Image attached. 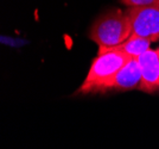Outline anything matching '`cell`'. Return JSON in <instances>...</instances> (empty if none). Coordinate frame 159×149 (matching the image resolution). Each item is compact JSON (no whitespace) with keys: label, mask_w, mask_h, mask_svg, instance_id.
Segmentation results:
<instances>
[{"label":"cell","mask_w":159,"mask_h":149,"mask_svg":"<svg viewBox=\"0 0 159 149\" xmlns=\"http://www.w3.org/2000/svg\"><path fill=\"white\" fill-rule=\"evenodd\" d=\"M129 59V55L115 48H99L98 56L92 61L88 74L77 93L90 94L112 91V85L118 72Z\"/></svg>","instance_id":"6da1fadb"},{"label":"cell","mask_w":159,"mask_h":149,"mask_svg":"<svg viewBox=\"0 0 159 149\" xmlns=\"http://www.w3.org/2000/svg\"><path fill=\"white\" fill-rule=\"evenodd\" d=\"M132 35V25L127 12L113 8L100 14L89 29L88 37L99 48L116 47Z\"/></svg>","instance_id":"7a4b0ae2"},{"label":"cell","mask_w":159,"mask_h":149,"mask_svg":"<svg viewBox=\"0 0 159 149\" xmlns=\"http://www.w3.org/2000/svg\"><path fill=\"white\" fill-rule=\"evenodd\" d=\"M132 25V35L156 42L159 40V4L126 10Z\"/></svg>","instance_id":"3957f363"},{"label":"cell","mask_w":159,"mask_h":149,"mask_svg":"<svg viewBox=\"0 0 159 149\" xmlns=\"http://www.w3.org/2000/svg\"><path fill=\"white\" fill-rule=\"evenodd\" d=\"M138 59L143 82L140 91L146 93L159 92V53L158 50L148 49Z\"/></svg>","instance_id":"277c9868"},{"label":"cell","mask_w":159,"mask_h":149,"mask_svg":"<svg viewBox=\"0 0 159 149\" xmlns=\"http://www.w3.org/2000/svg\"><path fill=\"white\" fill-rule=\"evenodd\" d=\"M143 75L137 57H131L118 72L112 85V91H133L140 89Z\"/></svg>","instance_id":"5b68a950"},{"label":"cell","mask_w":159,"mask_h":149,"mask_svg":"<svg viewBox=\"0 0 159 149\" xmlns=\"http://www.w3.org/2000/svg\"><path fill=\"white\" fill-rule=\"evenodd\" d=\"M153 42L140 36L131 35L124 43H121L116 47H112L118 49L120 51H124L131 57H139L141 54H144L146 50L151 49V44Z\"/></svg>","instance_id":"8992f818"},{"label":"cell","mask_w":159,"mask_h":149,"mask_svg":"<svg viewBox=\"0 0 159 149\" xmlns=\"http://www.w3.org/2000/svg\"><path fill=\"white\" fill-rule=\"evenodd\" d=\"M127 7H140L159 4V0H120Z\"/></svg>","instance_id":"52a82bcc"},{"label":"cell","mask_w":159,"mask_h":149,"mask_svg":"<svg viewBox=\"0 0 159 149\" xmlns=\"http://www.w3.org/2000/svg\"><path fill=\"white\" fill-rule=\"evenodd\" d=\"M157 50H158V53H159V49H157Z\"/></svg>","instance_id":"ba28073f"}]
</instances>
